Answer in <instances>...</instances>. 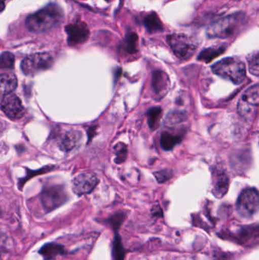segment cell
Segmentation results:
<instances>
[{
  "mask_svg": "<svg viewBox=\"0 0 259 260\" xmlns=\"http://www.w3.org/2000/svg\"><path fill=\"white\" fill-rule=\"evenodd\" d=\"M152 88L157 100L163 99L167 94L170 87L168 76L164 72L157 70L152 76Z\"/></svg>",
  "mask_w": 259,
  "mask_h": 260,
  "instance_id": "4fadbf2b",
  "label": "cell"
},
{
  "mask_svg": "<svg viewBox=\"0 0 259 260\" xmlns=\"http://www.w3.org/2000/svg\"><path fill=\"white\" fill-rule=\"evenodd\" d=\"M67 195L62 186H48L41 193V201L47 211H52L65 203Z\"/></svg>",
  "mask_w": 259,
  "mask_h": 260,
  "instance_id": "ba28073f",
  "label": "cell"
},
{
  "mask_svg": "<svg viewBox=\"0 0 259 260\" xmlns=\"http://www.w3.org/2000/svg\"><path fill=\"white\" fill-rule=\"evenodd\" d=\"M259 105V86L255 84L248 88L238 102L239 114L246 120H254L258 111Z\"/></svg>",
  "mask_w": 259,
  "mask_h": 260,
  "instance_id": "5b68a950",
  "label": "cell"
},
{
  "mask_svg": "<svg viewBox=\"0 0 259 260\" xmlns=\"http://www.w3.org/2000/svg\"><path fill=\"white\" fill-rule=\"evenodd\" d=\"M114 152L116 154V163H123L127 157V146L124 143L120 142L114 147Z\"/></svg>",
  "mask_w": 259,
  "mask_h": 260,
  "instance_id": "d4e9b609",
  "label": "cell"
},
{
  "mask_svg": "<svg viewBox=\"0 0 259 260\" xmlns=\"http://www.w3.org/2000/svg\"><path fill=\"white\" fill-rule=\"evenodd\" d=\"M167 43L176 57L187 60L193 56L197 50V41L183 34H173L167 36Z\"/></svg>",
  "mask_w": 259,
  "mask_h": 260,
  "instance_id": "277c9868",
  "label": "cell"
},
{
  "mask_svg": "<svg viewBox=\"0 0 259 260\" xmlns=\"http://www.w3.org/2000/svg\"><path fill=\"white\" fill-rule=\"evenodd\" d=\"M156 208H157V209H158V210H159V212H161V208H160L159 206H157ZM158 212V211H155V212H153V213L155 214V215H158V212ZM159 214H160V215H161V212H159Z\"/></svg>",
  "mask_w": 259,
  "mask_h": 260,
  "instance_id": "f546056e",
  "label": "cell"
},
{
  "mask_svg": "<svg viewBox=\"0 0 259 260\" xmlns=\"http://www.w3.org/2000/svg\"><path fill=\"white\" fill-rule=\"evenodd\" d=\"M15 65V56L10 52L0 55V70H12Z\"/></svg>",
  "mask_w": 259,
  "mask_h": 260,
  "instance_id": "603a6c76",
  "label": "cell"
},
{
  "mask_svg": "<svg viewBox=\"0 0 259 260\" xmlns=\"http://www.w3.org/2000/svg\"><path fill=\"white\" fill-rule=\"evenodd\" d=\"M81 136V133L77 131L66 132L59 138L58 145L64 151H70L77 146L82 138Z\"/></svg>",
  "mask_w": 259,
  "mask_h": 260,
  "instance_id": "5bb4252c",
  "label": "cell"
},
{
  "mask_svg": "<svg viewBox=\"0 0 259 260\" xmlns=\"http://www.w3.org/2000/svg\"><path fill=\"white\" fill-rule=\"evenodd\" d=\"M6 8V0H0V12H3Z\"/></svg>",
  "mask_w": 259,
  "mask_h": 260,
  "instance_id": "f1b7e54d",
  "label": "cell"
},
{
  "mask_svg": "<svg viewBox=\"0 0 259 260\" xmlns=\"http://www.w3.org/2000/svg\"><path fill=\"white\" fill-rule=\"evenodd\" d=\"M147 123L152 130L158 129L160 126L161 117H162V109L160 107L151 108L147 113Z\"/></svg>",
  "mask_w": 259,
  "mask_h": 260,
  "instance_id": "ffe728a7",
  "label": "cell"
},
{
  "mask_svg": "<svg viewBox=\"0 0 259 260\" xmlns=\"http://www.w3.org/2000/svg\"><path fill=\"white\" fill-rule=\"evenodd\" d=\"M226 48V44H221V45L208 47V48L205 49V50H202L200 54L198 56V59L199 61H202V62L208 63V62H211V61L215 59L217 56L221 55L222 53H225Z\"/></svg>",
  "mask_w": 259,
  "mask_h": 260,
  "instance_id": "2e32d148",
  "label": "cell"
},
{
  "mask_svg": "<svg viewBox=\"0 0 259 260\" xmlns=\"http://www.w3.org/2000/svg\"><path fill=\"white\" fill-rule=\"evenodd\" d=\"M244 14L241 12L225 17L211 24L207 30L208 37L211 38H226L231 36L238 30L244 22Z\"/></svg>",
  "mask_w": 259,
  "mask_h": 260,
  "instance_id": "3957f363",
  "label": "cell"
},
{
  "mask_svg": "<svg viewBox=\"0 0 259 260\" xmlns=\"http://www.w3.org/2000/svg\"><path fill=\"white\" fill-rule=\"evenodd\" d=\"M125 219V215L123 213H117V215H114L112 218H110V224L114 229H118L120 227V224L123 223V221Z\"/></svg>",
  "mask_w": 259,
  "mask_h": 260,
  "instance_id": "83f0119b",
  "label": "cell"
},
{
  "mask_svg": "<svg viewBox=\"0 0 259 260\" xmlns=\"http://www.w3.org/2000/svg\"><path fill=\"white\" fill-rule=\"evenodd\" d=\"M258 192L255 188H248L240 193L237 203V209L240 216L249 218L258 212Z\"/></svg>",
  "mask_w": 259,
  "mask_h": 260,
  "instance_id": "52a82bcc",
  "label": "cell"
},
{
  "mask_svg": "<svg viewBox=\"0 0 259 260\" xmlns=\"http://www.w3.org/2000/svg\"><path fill=\"white\" fill-rule=\"evenodd\" d=\"M65 253L63 246L60 244L50 243L45 244L40 250V253L42 255L45 260H53L59 255H62Z\"/></svg>",
  "mask_w": 259,
  "mask_h": 260,
  "instance_id": "e0dca14e",
  "label": "cell"
},
{
  "mask_svg": "<svg viewBox=\"0 0 259 260\" xmlns=\"http://www.w3.org/2000/svg\"><path fill=\"white\" fill-rule=\"evenodd\" d=\"M137 41H138V36L136 34L131 32L126 35L125 38V49L128 53H136Z\"/></svg>",
  "mask_w": 259,
  "mask_h": 260,
  "instance_id": "cb8c5ba5",
  "label": "cell"
},
{
  "mask_svg": "<svg viewBox=\"0 0 259 260\" xmlns=\"http://www.w3.org/2000/svg\"><path fill=\"white\" fill-rule=\"evenodd\" d=\"M65 32L68 35L69 45L82 44L88 40L90 31L88 26L83 21H78L65 26Z\"/></svg>",
  "mask_w": 259,
  "mask_h": 260,
  "instance_id": "8fae6325",
  "label": "cell"
},
{
  "mask_svg": "<svg viewBox=\"0 0 259 260\" xmlns=\"http://www.w3.org/2000/svg\"><path fill=\"white\" fill-rule=\"evenodd\" d=\"M18 85L16 76L12 73L0 75V98L11 94Z\"/></svg>",
  "mask_w": 259,
  "mask_h": 260,
  "instance_id": "9a60e30c",
  "label": "cell"
},
{
  "mask_svg": "<svg viewBox=\"0 0 259 260\" xmlns=\"http://www.w3.org/2000/svg\"><path fill=\"white\" fill-rule=\"evenodd\" d=\"M213 194L216 198L225 197L229 189V178L225 171L215 168L212 171Z\"/></svg>",
  "mask_w": 259,
  "mask_h": 260,
  "instance_id": "7c38bea8",
  "label": "cell"
},
{
  "mask_svg": "<svg viewBox=\"0 0 259 260\" xmlns=\"http://www.w3.org/2000/svg\"><path fill=\"white\" fill-rule=\"evenodd\" d=\"M144 25L150 33H157L164 30L162 22L158 14L152 12L145 16L144 19Z\"/></svg>",
  "mask_w": 259,
  "mask_h": 260,
  "instance_id": "d6986e66",
  "label": "cell"
},
{
  "mask_svg": "<svg viewBox=\"0 0 259 260\" xmlns=\"http://www.w3.org/2000/svg\"><path fill=\"white\" fill-rule=\"evenodd\" d=\"M249 70L251 74L255 76H259V55L258 52L253 53L249 57Z\"/></svg>",
  "mask_w": 259,
  "mask_h": 260,
  "instance_id": "484cf974",
  "label": "cell"
},
{
  "mask_svg": "<svg viewBox=\"0 0 259 260\" xmlns=\"http://www.w3.org/2000/svg\"><path fill=\"white\" fill-rule=\"evenodd\" d=\"M98 182V178L95 174L92 173H84L79 174L74 179L72 189L77 195H85L92 192Z\"/></svg>",
  "mask_w": 259,
  "mask_h": 260,
  "instance_id": "30bf717a",
  "label": "cell"
},
{
  "mask_svg": "<svg viewBox=\"0 0 259 260\" xmlns=\"http://www.w3.org/2000/svg\"><path fill=\"white\" fill-rule=\"evenodd\" d=\"M1 109L11 120L21 119L24 114V108L19 98L16 94H7L3 98Z\"/></svg>",
  "mask_w": 259,
  "mask_h": 260,
  "instance_id": "9c48e42d",
  "label": "cell"
},
{
  "mask_svg": "<svg viewBox=\"0 0 259 260\" xmlns=\"http://www.w3.org/2000/svg\"><path fill=\"white\" fill-rule=\"evenodd\" d=\"M0 260H1V255H0Z\"/></svg>",
  "mask_w": 259,
  "mask_h": 260,
  "instance_id": "1f68e13d",
  "label": "cell"
},
{
  "mask_svg": "<svg viewBox=\"0 0 259 260\" xmlns=\"http://www.w3.org/2000/svg\"><path fill=\"white\" fill-rule=\"evenodd\" d=\"M187 117L184 113L180 111H175V112L170 113L166 117L165 125L168 127H173L181 124L183 122L187 121Z\"/></svg>",
  "mask_w": 259,
  "mask_h": 260,
  "instance_id": "44dd1931",
  "label": "cell"
},
{
  "mask_svg": "<svg viewBox=\"0 0 259 260\" xmlns=\"http://www.w3.org/2000/svg\"><path fill=\"white\" fill-rule=\"evenodd\" d=\"M53 57L48 53H38L23 59L21 70L26 76H34L36 73L49 70L53 64Z\"/></svg>",
  "mask_w": 259,
  "mask_h": 260,
  "instance_id": "8992f818",
  "label": "cell"
},
{
  "mask_svg": "<svg viewBox=\"0 0 259 260\" xmlns=\"http://www.w3.org/2000/svg\"><path fill=\"white\" fill-rule=\"evenodd\" d=\"M105 1L108 2V3H109V2H111L112 0H105Z\"/></svg>",
  "mask_w": 259,
  "mask_h": 260,
  "instance_id": "4dcf8cb0",
  "label": "cell"
},
{
  "mask_svg": "<svg viewBox=\"0 0 259 260\" xmlns=\"http://www.w3.org/2000/svg\"><path fill=\"white\" fill-rule=\"evenodd\" d=\"M183 138L182 134H173L170 132H164L161 134V145L163 149L170 151L173 149L176 145L180 143Z\"/></svg>",
  "mask_w": 259,
  "mask_h": 260,
  "instance_id": "ac0fdd59",
  "label": "cell"
},
{
  "mask_svg": "<svg viewBox=\"0 0 259 260\" xmlns=\"http://www.w3.org/2000/svg\"><path fill=\"white\" fill-rule=\"evenodd\" d=\"M113 260H124L125 250L122 244L121 238L118 234H116L113 244Z\"/></svg>",
  "mask_w": 259,
  "mask_h": 260,
  "instance_id": "7402d4cb",
  "label": "cell"
},
{
  "mask_svg": "<svg viewBox=\"0 0 259 260\" xmlns=\"http://www.w3.org/2000/svg\"><path fill=\"white\" fill-rule=\"evenodd\" d=\"M62 19V9L55 3H50L28 16L26 20V26L33 33H42L57 27Z\"/></svg>",
  "mask_w": 259,
  "mask_h": 260,
  "instance_id": "6da1fadb",
  "label": "cell"
},
{
  "mask_svg": "<svg viewBox=\"0 0 259 260\" xmlns=\"http://www.w3.org/2000/svg\"><path fill=\"white\" fill-rule=\"evenodd\" d=\"M154 175L156 177L157 180L159 183H164V182L168 180L169 179L171 178L173 176V172L170 170H163V171H158L155 172Z\"/></svg>",
  "mask_w": 259,
  "mask_h": 260,
  "instance_id": "4316f807",
  "label": "cell"
},
{
  "mask_svg": "<svg viewBox=\"0 0 259 260\" xmlns=\"http://www.w3.org/2000/svg\"><path fill=\"white\" fill-rule=\"evenodd\" d=\"M213 73L235 85H240L246 78V68L243 62L235 57H228L211 67Z\"/></svg>",
  "mask_w": 259,
  "mask_h": 260,
  "instance_id": "7a4b0ae2",
  "label": "cell"
}]
</instances>
